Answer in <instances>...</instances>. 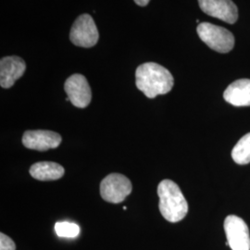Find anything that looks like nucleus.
I'll list each match as a JSON object with an SVG mask.
<instances>
[{
  "label": "nucleus",
  "instance_id": "nucleus-1",
  "mask_svg": "<svg viewBox=\"0 0 250 250\" xmlns=\"http://www.w3.org/2000/svg\"><path fill=\"white\" fill-rule=\"evenodd\" d=\"M136 87L148 99L165 95L172 89L174 79L166 68L155 62L144 63L135 72Z\"/></svg>",
  "mask_w": 250,
  "mask_h": 250
},
{
  "label": "nucleus",
  "instance_id": "nucleus-13",
  "mask_svg": "<svg viewBox=\"0 0 250 250\" xmlns=\"http://www.w3.org/2000/svg\"><path fill=\"white\" fill-rule=\"evenodd\" d=\"M232 158L240 165L250 162V133L245 134L232 148Z\"/></svg>",
  "mask_w": 250,
  "mask_h": 250
},
{
  "label": "nucleus",
  "instance_id": "nucleus-2",
  "mask_svg": "<svg viewBox=\"0 0 250 250\" xmlns=\"http://www.w3.org/2000/svg\"><path fill=\"white\" fill-rule=\"evenodd\" d=\"M159 208L161 215L170 223L184 220L188 212V203L183 192L173 181L165 179L158 186Z\"/></svg>",
  "mask_w": 250,
  "mask_h": 250
},
{
  "label": "nucleus",
  "instance_id": "nucleus-12",
  "mask_svg": "<svg viewBox=\"0 0 250 250\" xmlns=\"http://www.w3.org/2000/svg\"><path fill=\"white\" fill-rule=\"evenodd\" d=\"M29 172L33 178L38 181H56L63 177L65 170L59 163L40 161L33 164Z\"/></svg>",
  "mask_w": 250,
  "mask_h": 250
},
{
  "label": "nucleus",
  "instance_id": "nucleus-5",
  "mask_svg": "<svg viewBox=\"0 0 250 250\" xmlns=\"http://www.w3.org/2000/svg\"><path fill=\"white\" fill-rule=\"evenodd\" d=\"M99 38L98 27L89 14H83L74 21L70 39L77 46L92 47L98 43Z\"/></svg>",
  "mask_w": 250,
  "mask_h": 250
},
{
  "label": "nucleus",
  "instance_id": "nucleus-7",
  "mask_svg": "<svg viewBox=\"0 0 250 250\" xmlns=\"http://www.w3.org/2000/svg\"><path fill=\"white\" fill-rule=\"evenodd\" d=\"M64 89L74 107L83 108L89 105L92 92L89 83L83 75L76 73L69 77L65 82Z\"/></svg>",
  "mask_w": 250,
  "mask_h": 250
},
{
  "label": "nucleus",
  "instance_id": "nucleus-6",
  "mask_svg": "<svg viewBox=\"0 0 250 250\" xmlns=\"http://www.w3.org/2000/svg\"><path fill=\"white\" fill-rule=\"evenodd\" d=\"M224 231L228 245L232 250H250V229L244 220L229 215L224 221Z\"/></svg>",
  "mask_w": 250,
  "mask_h": 250
},
{
  "label": "nucleus",
  "instance_id": "nucleus-10",
  "mask_svg": "<svg viewBox=\"0 0 250 250\" xmlns=\"http://www.w3.org/2000/svg\"><path fill=\"white\" fill-rule=\"evenodd\" d=\"M26 71L24 61L16 56L5 57L0 62V85L3 88H10L14 85Z\"/></svg>",
  "mask_w": 250,
  "mask_h": 250
},
{
  "label": "nucleus",
  "instance_id": "nucleus-9",
  "mask_svg": "<svg viewBox=\"0 0 250 250\" xmlns=\"http://www.w3.org/2000/svg\"><path fill=\"white\" fill-rule=\"evenodd\" d=\"M202 11L208 16L232 24L238 19V9L232 0H198Z\"/></svg>",
  "mask_w": 250,
  "mask_h": 250
},
{
  "label": "nucleus",
  "instance_id": "nucleus-16",
  "mask_svg": "<svg viewBox=\"0 0 250 250\" xmlns=\"http://www.w3.org/2000/svg\"><path fill=\"white\" fill-rule=\"evenodd\" d=\"M149 1H150V0H134V2H135L138 6H140V7L146 6V5L149 3Z\"/></svg>",
  "mask_w": 250,
  "mask_h": 250
},
{
  "label": "nucleus",
  "instance_id": "nucleus-3",
  "mask_svg": "<svg viewBox=\"0 0 250 250\" xmlns=\"http://www.w3.org/2000/svg\"><path fill=\"white\" fill-rule=\"evenodd\" d=\"M200 39L211 49L220 53H228L234 46V36L224 27L202 22L197 28Z\"/></svg>",
  "mask_w": 250,
  "mask_h": 250
},
{
  "label": "nucleus",
  "instance_id": "nucleus-14",
  "mask_svg": "<svg viewBox=\"0 0 250 250\" xmlns=\"http://www.w3.org/2000/svg\"><path fill=\"white\" fill-rule=\"evenodd\" d=\"M55 231L58 236L64 238H75L80 233L78 224L70 222H60L55 225Z\"/></svg>",
  "mask_w": 250,
  "mask_h": 250
},
{
  "label": "nucleus",
  "instance_id": "nucleus-15",
  "mask_svg": "<svg viewBox=\"0 0 250 250\" xmlns=\"http://www.w3.org/2000/svg\"><path fill=\"white\" fill-rule=\"evenodd\" d=\"M0 250H16L14 241L3 232L0 233Z\"/></svg>",
  "mask_w": 250,
  "mask_h": 250
},
{
  "label": "nucleus",
  "instance_id": "nucleus-11",
  "mask_svg": "<svg viewBox=\"0 0 250 250\" xmlns=\"http://www.w3.org/2000/svg\"><path fill=\"white\" fill-rule=\"evenodd\" d=\"M224 98L235 107L250 106V79L234 81L224 91Z\"/></svg>",
  "mask_w": 250,
  "mask_h": 250
},
{
  "label": "nucleus",
  "instance_id": "nucleus-4",
  "mask_svg": "<svg viewBox=\"0 0 250 250\" xmlns=\"http://www.w3.org/2000/svg\"><path fill=\"white\" fill-rule=\"evenodd\" d=\"M132 189L130 179L121 173H110L100 184V195L105 201L119 204L131 194Z\"/></svg>",
  "mask_w": 250,
  "mask_h": 250
},
{
  "label": "nucleus",
  "instance_id": "nucleus-8",
  "mask_svg": "<svg viewBox=\"0 0 250 250\" xmlns=\"http://www.w3.org/2000/svg\"><path fill=\"white\" fill-rule=\"evenodd\" d=\"M62 141L61 134L46 130L26 131L22 136L23 146L33 150L46 151L57 148Z\"/></svg>",
  "mask_w": 250,
  "mask_h": 250
}]
</instances>
